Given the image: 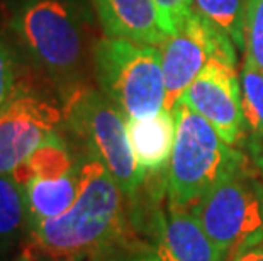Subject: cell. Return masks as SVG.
<instances>
[{
    "mask_svg": "<svg viewBox=\"0 0 263 261\" xmlns=\"http://www.w3.org/2000/svg\"><path fill=\"white\" fill-rule=\"evenodd\" d=\"M80 158V190L73 205L54 219L27 229L29 251L37 261H63L92 254L126 232V197L104 163Z\"/></svg>",
    "mask_w": 263,
    "mask_h": 261,
    "instance_id": "6da1fadb",
    "label": "cell"
},
{
    "mask_svg": "<svg viewBox=\"0 0 263 261\" xmlns=\"http://www.w3.org/2000/svg\"><path fill=\"white\" fill-rule=\"evenodd\" d=\"M7 24L26 56L63 97L83 87L87 26L80 0H9Z\"/></svg>",
    "mask_w": 263,
    "mask_h": 261,
    "instance_id": "7a4b0ae2",
    "label": "cell"
},
{
    "mask_svg": "<svg viewBox=\"0 0 263 261\" xmlns=\"http://www.w3.org/2000/svg\"><path fill=\"white\" fill-rule=\"evenodd\" d=\"M175 143L166 171V193L173 207L190 209L214 183L246 159L187 104L173 107Z\"/></svg>",
    "mask_w": 263,
    "mask_h": 261,
    "instance_id": "3957f363",
    "label": "cell"
},
{
    "mask_svg": "<svg viewBox=\"0 0 263 261\" xmlns=\"http://www.w3.org/2000/svg\"><path fill=\"white\" fill-rule=\"evenodd\" d=\"M63 122L87 153L104 163L126 200L139 195L146 173L134 156L127 124L119 109L100 90L80 87L65 97Z\"/></svg>",
    "mask_w": 263,
    "mask_h": 261,
    "instance_id": "277c9868",
    "label": "cell"
},
{
    "mask_svg": "<svg viewBox=\"0 0 263 261\" xmlns=\"http://www.w3.org/2000/svg\"><path fill=\"white\" fill-rule=\"evenodd\" d=\"M92 58L100 92L126 121L148 117L165 109V78L158 46L105 36L93 44Z\"/></svg>",
    "mask_w": 263,
    "mask_h": 261,
    "instance_id": "5b68a950",
    "label": "cell"
},
{
    "mask_svg": "<svg viewBox=\"0 0 263 261\" xmlns=\"http://www.w3.org/2000/svg\"><path fill=\"white\" fill-rule=\"evenodd\" d=\"M217 248L231 256L263 241V175L246 158L189 209Z\"/></svg>",
    "mask_w": 263,
    "mask_h": 261,
    "instance_id": "8992f818",
    "label": "cell"
},
{
    "mask_svg": "<svg viewBox=\"0 0 263 261\" xmlns=\"http://www.w3.org/2000/svg\"><path fill=\"white\" fill-rule=\"evenodd\" d=\"M165 78V109L173 110L212 58L236 63L233 41L194 10L185 22L158 44Z\"/></svg>",
    "mask_w": 263,
    "mask_h": 261,
    "instance_id": "52a82bcc",
    "label": "cell"
},
{
    "mask_svg": "<svg viewBox=\"0 0 263 261\" xmlns=\"http://www.w3.org/2000/svg\"><path fill=\"white\" fill-rule=\"evenodd\" d=\"M63 109L26 87L0 109V173H12L41 144L58 132Z\"/></svg>",
    "mask_w": 263,
    "mask_h": 261,
    "instance_id": "ba28073f",
    "label": "cell"
},
{
    "mask_svg": "<svg viewBox=\"0 0 263 261\" xmlns=\"http://www.w3.org/2000/svg\"><path fill=\"white\" fill-rule=\"evenodd\" d=\"M180 102L202 115L229 146L243 144L245 117L236 63L212 58L190 83Z\"/></svg>",
    "mask_w": 263,
    "mask_h": 261,
    "instance_id": "9c48e42d",
    "label": "cell"
},
{
    "mask_svg": "<svg viewBox=\"0 0 263 261\" xmlns=\"http://www.w3.org/2000/svg\"><path fill=\"white\" fill-rule=\"evenodd\" d=\"M151 246L163 261H224L226 256L207 236L189 209H151L148 219Z\"/></svg>",
    "mask_w": 263,
    "mask_h": 261,
    "instance_id": "30bf717a",
    "label": "cell"
},
{
    "mask_svg": "<svg viewBox=\"0 0 263 261\" xmlns=\"http://www.w3.org/2000/svg\"><path fill=\"white\" fill-rule=\"evenodd\" d=\"M107 37L139 44L163 43L155 0H93Z\"/></svg>",
    "mask_w": 263,
    "mask_h": 261,
    "instance_id": "8fae6325",
    "label": "cell"
},
{
    "mask_svg": "<svg viewBox=\"0 0 263 261\" xmlns=\"http://www.w3.org/2000/svg\"><path fill=\"white\" fill-rule=\"evenodd\" d=\"M126 124L134 156L144 173H156L165 168L175 143L173 110L161 109L148 117L126 121Z\"/></svg>",
    "mask_w": 263,
    "mask_h": 261,
    "instance_id": "7c38bea8",
    "label": "cell"
},
{
    "mask_svg": "<svg viewBox=\"0 0 263 261\" xmlns=\"http://www.w3.org/2000/svg\"><path fill=\"white\" fill-rule=\"evenodd\" d=\"M24 188L27 229L43 220L54 219L65 214L78 197L80 190V158L68 173L57 178L31 180Z\"/></svg>",
    "mask_w": 263,
    "mask_h": 261,
    "instance_id": "4fadbf2b",
    "label": "cell"
},
{
    "mask_svg": "<svg viewBox=\"0 0 263 261\" xmlns=\"http://www.w3.org/2000/svg\"><path fill=\"white\" fill-rule=\"evenodd\" d=\"M78 158L73 156L68 144L58 132L48 137L24 163L19 165L12 173L21 187L37 178H57L68 173L77 166Z\"/></svg>",
    "mask_w": 263,
    "mask_h": 261,
    "instance_id": "5bb4252c",
    "label": "cell"
},
{
    "mask_svg": "<svg viewBox=\"0 0 263 261\" xmlns=\"http://www.w3.org/2000/svg\"><path fill=\"white\" fill-rule=\"evenodd\" d=\"M241 107L245 139L251 156L263 154V71L245 58L241 76Z\"/></svg>",
    "mask_w": 263,
    "mask_h": 261,
    "instance_id": "9a60e30c",
    "label": "cell"
},
{
    "mask_svg": "<svg viewBox=\"0 0 263 261\" xmlns=\"http://www.w3.org/2000/svg\"><path fill=\"white\" fill-rule=\"evenodd\" d=\"M27 236L24 188L10 173H0V253H9Z\"/></svg>",
    "mask_w": 263,
    "mask_h": 261,
    "instance_id": "2e32d148",
    "label": "cell"
},
{
    "mask_svg": "<svg viewBox=\"0 0 263 261\" xmlns=\"http://www.w3.org/2000/svg\"><path fill=\"white\" fill-rule=\"evenodd\" d=\"M194 10L224 32L238 49H245L243 0H194Z\"/></svg>",
    "mask_w": 263,
    "mask_h": 261,
    "instance_id": "e0dca14e",
    "label": "cell"
},
{
    "mask_svg": "<svg viewBox=\"0 0 263 261\" xmlns=\"http://www.w3.org/2000/svg\"><path fill=\"white\" fill-rule=\"evenodd\" d=\"M88 261H163L148 243L138 241L131 234H121L88 254Z\"/></svg>",
    "mask_w": 263,
    "mask_h": 261,
    "instance_id": "ac0fdd59",
    "label": "cell"
},
{
    "mask_svg": "<svg viewBox=\"0 0 263 261\" xmlns=\"http://www.w3.org/2000/svg\"><path fill=\"white\" fill-rule=\"evenodd\" d=\"M245 4V58L263 71V0Z\"/></svg>",
    "mask_w": 263,
    "mask_h": 261,
    "instance_id": "d6986e66",
    "label": "cell"
},
{
    "mask_svg": "<svg viewBox=\"0 0 263 261\" xmlns=\"http://www.w3.org/2000/svg\"><path fill=\"white\" fill-rule=\"evenodd\" d=\"M15 66L12 53L0 41V109L15 90Z\"/></svg>",
    "mask_w": 263,
    "mask_h": 261,
    "instance_id": "ffe728a7",
    "label": "cell"
},
{
    "mask_svg": "<svg viewBox=\"0 0 263 261\" xmlns=\"http://www.w3.org/2000/svg\"><path fill=\"white\" fill-rule=\"evenodd\" d=\"M229 261H263V241L238 249L229 256Z\"/></svg>",
    "mask_w": 263,
    "mask_h": 261,
    "instance_id": "44dd1931",
    "label": "cell"
},
{
    "mask_svg": "<svg viewBox=\"0 0 263 261\" xmlns=\"http://www.w3.org/2000/svg\"><path fill=\"white\" fill-rule=\"evenodd\" d=\"M14 261H37L34 256H32V254L29 253V251H27V249H26V251L24 253H21L19 254V256L17 258H15Z\"/></svg>",
    "mask_w": 263,
    "mask_h": 261,
    "instance_id": "7402d4cb",
    "label": "cell"
},
{
    "mask_svg": "<svg viewBox=\"0 0 263 261\" xmlns=\"http://www.w3.org/2000/svg\"><path fill=\"white\" fill-rule=\"evenodd\" d=\"M253 161H255V165L260 168L261 175H263V154H258V156H255V158H253Z\"/></svg>",
    "mask_w": 263,
    "mask_h": 261,
    "instance_id": "603a6c76",
    "label": "cell"
},
{
    "mask_svg": "<svg viewBox=\"0 0 263 261\" xmlns=\"http://www.w3.org/2000/svg\"><path fill=\"white\" fill-rule=\"evenodd\" d=\"M63 261H88L87 254H78V256H71L68 259H63Z\"/></svg>",
    "mask_w": 263,
    "mask_h": 261,
    "instance_id": "cb8c5ba5",
    "label": "cell"
}]
</instances>
